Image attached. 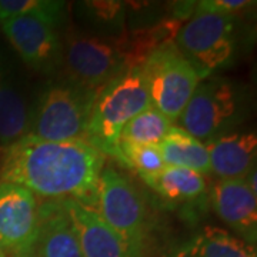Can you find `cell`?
<instances>
[{
  "mask_svg": "<svg viewBox=\"0 0 257 257\" xmlns=\"http://www.w3.org/2000/svg\"><path fill=\"white\" fill-rule=\"evenodd\" d=\"M150 106L142 66L127 67L96 94L84 140L103 155L114 156L123 127Z\"/></svg>",
  "mask_w": 257,
  "mask_h": 257,
  "instance_id": "obj_2",
  "label": "cell"
},
{
  "mask_svg": "<svg viewBox=\"0 0 257 257\" xmlns=\"http://www.w3.org/2000/svg\"><path fill=\"white\" fill-rule=\"evenodd\" d=\"M92 210L140 254L145 239V206L126 176L110 166L103 167Z\"/></svg>",
  "mask_w": 257,
  "mask_h": 257,
  "instance_id": "obj_7",
  "label": "cell"
},
{
  "mask_svg": "<svg viewBox=\"0 0 257 257\" xmlns=\"http://www.w3.org/2000/svg\"><path fill=\"white\" fill-rule=\"evenodd\" d=\"M104 155L84 139L50 142L26 135L3 147L0 180L53 202L76 200L92 209Z\"/></svg>",
  "mask_w": 257,
  "mask_h": 257,
  "instance_id": "obj_1",
  "label": "cell"
},
{
  "mask_svg": "<svg viewBox=\"0 0 257 257\" xmlns=\"http://www.w3.org/2000/svg\"><path fill=\"white\" fill-rule=\"evenodd\" d=\"M210 172L220 180L244 179L254 169L257 153L256 133H229L213 139L207 145Z\"/></svg>",
  "mask_w": 257,
  "mask_h": 257,
  "instance_id": "obj_14",
  "label": "cell"
},
{
  "mask_svg": "<svg viewBox=\"0 0 257 257\" xmlns=\"http://www.w3.org/2000/svg\"><path fill=\"white\" fill-rule=\"evenodd\" d=\"M82 19L90 28L89 33L104 37H121L126 32L127 5L123 2H83Z\"/></svg>",
  "mask_w": 257,
  "mask_h": 257,
  "instance_id": "obj_18",
  "label": "cell"
},
{
  "mask_svg": "<svg viewBox=\"0 0 257 257\" xmlns=\"http://www.w3.org/2000/svg\"><path fill=\"white\" fill-rule=\"evenodd\" d=\"M60 203L76 230L83 257H140L90 207L76 200Z\"/></svg>",
  "mask_w": 257,
  "mask_h": 257,
  "instance_id": "obj_11",
  "label": "cell"
},
{
  "mask_svg": "<svg viewBox=\"0 0 257 257\" xmlns=\"http://www.w3.org/2000/svg\"><path fill=\"white\" fill-rule=\"evenodd\" d=\"M32 257H83L72 220L60 202L39 206V229Z\"/></svg>",
  "mask_w": 257,
  "mask_h": 257,
  "instance_id": "obj_13",
  "label": "cell"
},
{
  "mask_svg": "<svg viewBox=\"0 0 257 257\" xmlns=\"http://www.w3.org/2000/svg\"><path fill=\"white\" fill-rule=\"evenodd\" d=\"M177 257H256V250L241 237L207 226Z\"/></svg>",
  "mask_w": 257,
  "mask_h": 257,
  "instance_id": "obj_17",
  "label": "cell"
},
{
  "mask_svg": "<svg viewBox=\"0 0 257 257\" xmlns=\"http://www.w3.org/2000/svg\"><path fill=\"white\" fill-rule=\"evenodd\" d=\"M64 3L56 0H0V23L20 16H30L57 26L63 18Z\"/></svg>",
  "mask_w": 257,
  "mask_h": 257,
  "instance_id": "obj_22",
  "label": "cell"
},
{
  "mask_svg": "<svg viewBox=\"0 0 257 257\" xmlns=\"http://www.w3.org/2000/svg\"><path fill=\"white\" fill-rule=\"evenodd\" d=\"M114 157L140 176L149 186H152L155 179L166 167L159 146H142L119 142Z\"/></svg>",
  "mask_w": 257,
  "mask_h": 257,
  "instance_id": "obj_21",
  "label": "cell"
},
{
  "mask_svg": "<svg viewBox=\"0 0 257 257\" xmlns=\"http://www.w3.org/2000/svg\"><path fill=\"white\" fill-rule=\"evenodd\" d=\"M172 127V121L163 113L153 106L139 113L128 121L120 133L119 142L142 145V146H159Z\"/></svg>",
  "mask_w": 257,
  "mask_h": 257,
  "instance_id": "obj_20",
  "label": "cell"
},
{
  "mask_svg": "<svg viewBox=\"0 0 257 257\" xmlns=\"http://www.w3.org/2000/svg\"><path fill=\"white\" fill-rule=\"evenodd\" d=\"M67 79L84 89L99 92L127 69L121 37H104L87 30H67L62 40Z\"/></svg>",
  "mask_w": 257,
  "mask_h": 257,
  "instance_id": "obj_4",
  "label": "cell"
},
{
  "mask_svg": "<svg viewBox=\"0 0 257 257\" xmlns=\"http://www.w3.org/2000/svg\"><path fill=\"white\" fill-rule=\"evenodd\" d=\"M152 106L172 123L177 121L202 80L196 69L176 47L175 40L147 56L142 64Z\"/></svg>",
  "mask_w": 257,
  "mask_h": 257,
  "instance_id": "obj_5",
  "label": "cell"
},
{
  "mask_svg": "<svg viewBox=\"0 0 257 257\" xmlns=\"http://www.w3.org/2000/svg\"><path fill=\"white\" fill-rule=\"evenodd\" d=\"M32 104L23 86L0 59V146L6 147L29 135Z\"/></svg>",
  "mask_w": 257,
  "mask_h": 257,
  "instance_id": "obj_15",
  "label": "cell"
},
{
  "mask_svg": "<svg viewBox=\"0 0 257 257\" xmlns=\"http://www.w3.org/2000/svg\"><path fill=\"white\" fill-rule=\"evenodd\" d=\"M96 94L67 77L49 82L32 104L29 135L50 142L84 139Z\"/></svg>",
  "mask_w": 257,
  "mask_h": 257,
  "instance_id": "obj_3",
  "label": "cell"
},
{
  "mask_svg": "<svg viewBox=\"0 0 257 257\" xmlns=\"http://www.w3.org/2000/svg\"><path fill=\"white\" fill-rule=\"evenodd\" d=\"M150 187L169 200H194L206 192V180L189 169L166 166Z\"/></svg>",
  "mask_w": 257,
  "mask_h": 257,
  "instance_id": "obj_19",
  "label": "cell"
},
{
  "mask_svg": "<svg viewBox=\"0 0 257 257\" xmlns=\"http://www.w3.org/2000/svg\"><path fill=\"white\" fill-rule=\"evenodd\" d=\"M159 150L166 166L183 167L203 176L211 173L207 146L180 126L170 127Z\"/></svg>",
  "mask_w": 257,
  "mask_h": 257,
  "instance_id": "obj_16",
  "label": "cell"
},
{
  "mask_svg": "<svg viewBox=\"0 0 257 257\" xmlns=\"http://www.w3.org/2000/svg\"><path fill=\"white\" fill-rule=\"evenodd\" d=\"M211 204L216 214L244 241L256 240L257 196L244 179L220 180L213 187Z\"/></svg>",
  "mask_w": 257,
  "mask_h": 257,
  "instance_id": "obj_12",
  "label": "cell"
},
{
  "mask_svg": "<svg viewBox=\"0 0 257 257\" xmlns=\"http://www.w3.org/2000/svg\"><path fill=\"white\" fill-rule=\"evenodd\" d=\"M0 257H6V251H5V248L0 246Z\"/></svg>",
  "mask_w": 257,
  "mask_h": 257,
  "instance_id": "obj_24",
  "label": "cell"
},
{
  "mask_svg": "<svg viewBox=\"0 0 257 257\" xmlns=\"http://www.w3.org/2000/svg\"><path fill=\"white\" fill-rule=\"evenodd\" d=\"M0 25L12 47L30 69L52 73L63 64V45L57 26L30 16L9 19Z\"/></svg>",
  "mask_w": 257,
  "mask_h": 257,
  "instance_id": "obj_10",
  "label": "cell"
},
{
  "mask_svg": "<svg viewBox=\"0 0 257 257\" xmlns=\"http://www.w3.org/2000/svg\"><path fill=\"white\" fill-rule=\"evenodd\" d=\"M251 5L248 0H203L196 3L194 12L204 13H219L226 16H233L240 10L246 9Z\"/></svg>",
  "mask_w": 257,
  "mask_h": 257,
  "instance_id": "obj_23",
  "label": "cell"
},
{
  "mask_svg": "<svg viewBox=\"0 0 257 257\" xmlns=\"http://www.w3.org/2000/svg\"><path fill=\"white\" fill-rule=\"evenodd\" d=\"M176 47L190 62L200 79L229 63L234 55V20L219 13L194 12L179 29Z\"/></svg>",
  "mask_w": 257,
  "mask_h": 257,
  "instance_id": "obj_6",
  "label": "cell"
},
{
  "mask_svg": "<svg viewBox=\"0 0 257 257\" xmlns=\"http://www.w3.org/2000/svg\"><path fill=\"white\" fill-rule=\"evenodd\" d=\"M239 110L240 97L231 82L224 77H209L199 82L179 121L193 138L209 143L221 136Z\"/></svg>",
  "mask_w": 257,
  "mask_h": 257,
  "instance_id": "obj_8",
  "label": "cell"
},
{
  "mask_svg": "<svg viewBox=\"0 0 257 257\" xmlns=\"http://www.w3.org/2000/svg\"><path fill=\"white\" fill-rule=\"evenodd\" d=\"M39 229V202L23 186L0 182V246L15 257H32Z\"/></svg>",
  "mask_w": 257,
  "mask_h": 257,
  "instance_id": "obj_9",
  "label": "cell"
}]
</instances>
